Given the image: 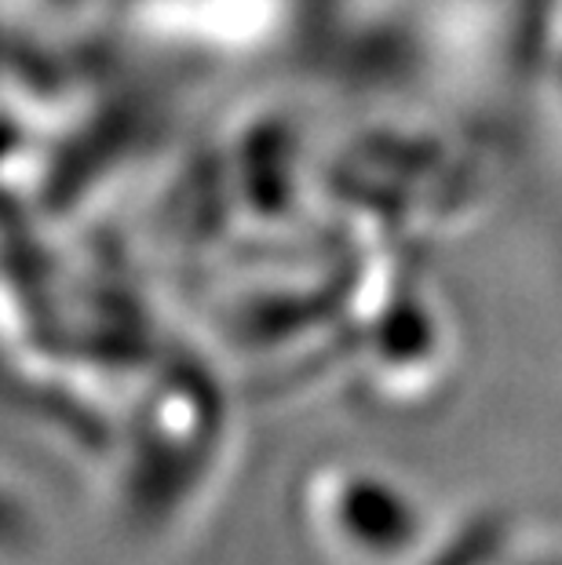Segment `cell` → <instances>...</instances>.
I'll use <instances>...</instances> for the list:
<instances>
[{"mask_svg": "<svg viewBox=\"0 0 562 565\" xmlns=\"http://www.w3.org/2000/svg\"><path fill=\"white\" fill-rule=\"evenodd\" d=\"M318 547L340 565H394L413 544V500L365 467H326L304 492Z\"/></svg>", "mask_w": 562, "mask_h": 565, "instance_id": "6da1fadb", "label": "cell"}, {"mask_svg": "<svg viewBox=\"0 0 562 565\" xmlns=\"http://www.w3.org/2000/svg\"><path fill=\"white\" fill-rule=\"evenodd\" d=\"M41 522L33 503L0 478V565H30L41 555Z\"/></svg>", "mask_w": 562, "mask_h": 565, "instance_id": "7a4b0ae2", "label": "cell"}]
</instances>
